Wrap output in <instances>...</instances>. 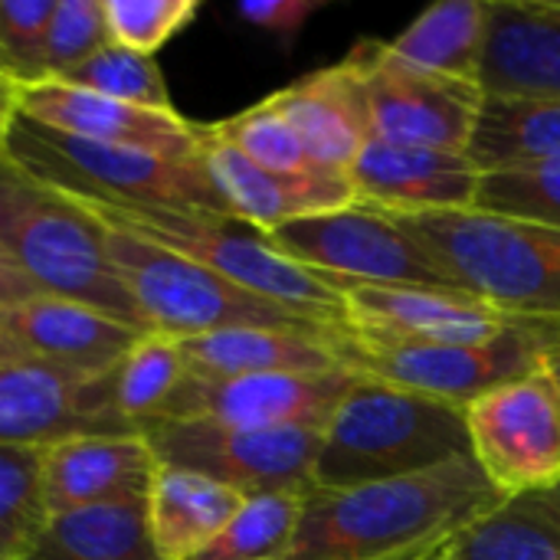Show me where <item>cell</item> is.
Returning <instances> with one entry per match:
<instances>
[{
	"mask_svg": "<svg viewBox=\"0 0 560 560\" xmlns=\"http://www.w3.org/2000/svg\"><path fill=\"white\" fill-rule=\"evenodd\" d=\"M322 7L325 0H243L236 3V16L276 36L289 49Z\"/></svg>",
	"mask_w": 560,
	"mask_h": 560,
	"instance_id": "38",
	"label": "cell"
},
{
	"mask_svg": "<svg viewBox=\"0 0 560 560\" xmlns=\"http://www.w3.org/2000/svg\"><path fill=\"white\" fill-rule=\"evenodd\" d=\"M187 374L190 371L177 338L158 331L141 335L138 345L125 354V361L105 377L115 417L128 430L141 433L148 423L161 420L164 407L171 404Z\"/></svg>",
	"mask_w": 560,
	"mask_h": 560,
	"instance_id": "29",
	"label": "cell"
},
{
	"mask_svg": "<svg viewBox=\"0 0 560 560\" xmlns=\"http://www.w3.org/2000/svg\"><path fill=\"white\" fill-rule=\"evenodd\" d=\"M16 95H20V82L0 75V148L16 121Z\"/></svg>",
	"mask_w": 560,
	"mask_h": 560,
	"instance_id": "40",
	"label": "cell"
},
{
	"mask_svg": "<svg viewBox=\"0 0 560 560\" xmlns=\"http://www.w3.org/2000/svg\"><path fill=\"white\" fill-rule=\"evenodd\" d=\"M187 371L200 377L246 374H335L354 371L345 331H285V328H226L197 338H177Z\"/></svg>",
	"mask_w": 560,
	"mask_h": 560,
	"instance_id": "22",
	"label": "cell"
},
{
	"mask_svg": "<svg viewBox=\"0 0 560 560\" xmlns=\"http://www.w3.org/2000/svg\"><path fill=\"white\" fill-rule=\"evenodd\" d=\"M33 295H39L36 292V285L10 262V256L0 249V308H10V305H16V302H26V299H33Z\"/></svg>",
	"mask_w": 560,
	"mask_h": 560,
	"instance_id": "39",
	"label": "cell"
},
{
	"mask_svg": "<svg viewBox=\"0 0 560 560\" xmlns=\"http://www.w3.org/2000/svg\"><path fill=\"white\" fill-rule=\"evenodd\" d=\"M469 158L479 171H512L560 158V102L486 95Z\"/></svg>",
	"mask_w": 560,
	"mask_h": 560,
	"instance_id": "28",
	"label": "cell"
},
{
	"mask_svg": "<svg viewBox=\"0 0 560 560\" xmlns=\"http://www.w3.org/2000/svg\"><path fill=\"white\" fill-rule=\"evenodd\" d=\"M443 551V548H440ZM440 551H430V555H420V558H404V560H436L440 558Z\"/></svg>",
	"mask_w": 560,
	"mask_h": 560,
	"instance_id": "44",
	"label": "cell"
},
{
	"mask_svg": "<svg viewBox=\"0 0 560 560\" xmlns=\"http://www.w3.org/2000/svg\"><path fill=\"white\" fill-rule=\"evenodd\" d=\"M161 466L200 472L240 495L315 492L322 430H243L194 420H154L144 430Z\"/></svg>",
	"mask_w": 560,
	"mask_h": 560,
	"instance_id": "10",
	"label": "cell"
},
{
	"mask_svg": "<svg viewBox=\"0 0 560 560\" xmlns=\"http://www.w3.org/2000/svg\"><path fill=\"white\" fill-rule=\"evenodd\" d=\"M469 450L502 499L560 486V394L545 368L466 407Z\"/></svg>",
	"mask_w": 560,
	"mask_h": 560,
	"instance_id": "12",
	"label": "cell"
},
{
	"mask_svg": "<svg viewBox=\"0 0 560 560\" xmlns=\"http://www.w3.org/2000/svg\"><path fill=\"white\" fill-rule=\"evenodd\" d=\"M269 98L289 118L318 167L351 174L361 148L371 138V125L361 82L345 59L295 79Z\"/></svg>",
	"mask_w": 560,
	"mask_h": 560,
	"instance_id": "23",
	"label": "cell"
},
{
	"mask_svg": "<svg viewBox=\"0 0 560 560\" xmlns=\"http://www.w3.org/2000/svg\"><path fill=\"white\" fill-rule=\"evenodd\" d=\"M246 495L200 472L161 466L144 499L151 548L161 560H194L243 509Z\"/></svg>",
	"mask_w": 560,
	"mask_h": 560,
	"instance_id": "24",
	"label": "cell"
},
{
	"mask_svg": "<svg viewBox=\"0 0 560 560\" xmlns=\"http://www.w3.org/2000/svg\"><path fill=\"white\" fill-rule=\"evenodd\" d=\"M85 433H135L115 417L105 377L79 381L23 354L0 361V446H49Z\"/></svg>",
	"mask_w": 560,
	"mask_h": 560,
	"instance_id": "17",
	"label": "cell"
},
{
	"mask_svg": "<svg viewBox=\"0 0 560 560\" xmlns=\"http://www.w3.org/2000/svg\"><path fill=\"white\" fill-rule=\"evenodd\" d=\"M345 62L361 82L371 138L469 154V141L486 102L479 82L420 69L394 56L390 46L377 39H361Z\"/></svg>",
	"mask_w": 560,
	"mask_h": 560,
	"instance_id": "9",
	"label": "cell"
},
{
	"mask_svg": "<svg viewBox=\"0 0 560 560\" xmlns=\"http://www.w3.org/2000/svg\"><path fill=\"white\" fill-rule=\"evenodd\" d=\"M82 203L108 226L161 243L272 305H282L315 325L345 331L348 308H345L341 285L282 256L266 240V233L233 217L177 210V207L105 203V200H82Z\"/></svg>",
	"mask_w": 560,
	"mask_h": 560,
	"instance_id": "5",
	"label": "cell"
},
{
	"mask_svg": "<svg viewBox=\"0 0 560 560\" xmlns=\"http://www.w3.org/2000/svg\"><path fill=\"white\" fill-rule=\"evenodd\" d=\"M0 331L16 354L79 381L108 377L138 338L148 335L112 312L43 292L0 308Z\"/></svg>",
	"mask_w": 560,
	"mask_h": 560,
	"instance_id": "16",
	"label": "cell"
},
{
	"mask_svg": "<svg viewBox=\"0 0 560 560\" xmlns=\"http://www.w3.org/2000/svg\"><path fill=\"white\" fill-rule=\"evenodd\" d=\"M105 246L148 331L167 338H197L226 328L341 331L272 305L226 282L213 269L128 230L105 223Z\"/></svg>",
	"mask_w": 560,
	"mask_h": 560,
	"instance_id": "7",
	"label": "cell"
},
{
	"mask_svg": "<svg viewBox=\"0 0 560 560\" xmlns=\"http://www.w3.org/2000/svg\"><path fill=\"white\" fill-rule=\"evenodd\" d=\"M541 368L551 374V381H555V387H558L560 394V345H555L548 354H545V361H541Z\"/></svg>",
	"mask_w": 560,
	"mask_h": 560,
	"instance_id": "41",
	"label": "cell"
},
{
	"mask_svg": "<svg viewBox=\"0 0 560 560\" xmlns=\"http://www.w3.org/2000/svg\"><path fill=\"white\" fill-rule=\"evenodd\" d=\"M0 75H7V79H13V82H20V75H16V69H13V62L7 59V52L0 49ZM23 85V82H20Z\"/></svg>",
	"mask_w": 560,
	"mask_h": 560,
	"instance_id": "42",
	"label": "cell"
},
{
	"mask_svg": "<svg viewBox=\"0 0 560 560\" xmlns=\"http://www.w3.org/2000/svg\"><path fill=\"white\" fill-rule=\"evenodd\" d=\"M158 472L144 433H85L43 446V499L49 515L144 502Z\"/></svg>",
	"mask_w": 560,
	"mask_h": 560,
	"instance_id": "20",
	"label": "cell"
},
{
	"mask_svg": "<svg viewBox=\"0 0 560 560\" xmlns=\"http://www.w3.org/2000/svg\"><path fill=\"white\" fill-rule=\"evenodd\" d=\"M108 43L112 36L102 0H56V13L39 52V79L69 72Z\"/></svg>",
	"mask_w": 560,
	"mask_h": 560,
	"instance_id": "36",
	"label": "cell"
},
{
	"mask_svg": "<svg viewBox=\"0 0 560 560\" xmlns=\"http://www.w3.org/2000/svg\"><path fill=\"white\" fill-rule=\"evenodd\" d=\"M16 115L72 138L138 148L177 161L200 158V144H203V125L184 118L180 112L125 105L59 79L23 82L16 95Z\"/></svg>",
	"mask_w": 560,
	"mask_h": 560,
	"instance_id": "15",
	"label": "cell"
},
{
	"mask_svg": "<svg viewBox=\"0 0 560 560\" xmlns=\"http://www.w3.org/2000/svg\"><path fill=\"white\" fill-rule=\"evenodd\" d=\"M200 158L230 217L259 233H272L292 220L335 213L358 203L351 174L328 167H318L302 177L269 174L246 154H240L226 138H220L213 125H203Z\"/></svg>",
	"mask_w": 560,
	"mask_h": 560,
	"instance_id": "18",
	"label": "cell"
},
{
	"mask_svg": "<svg viewBox=\"0 0 560 560\" xmlns=\"http://www.w3.org/2000/svg\"><path fill=\"white\" fill-rule=\"evenodd\" d=\"M112 43L154 56L200 13L197 0H102Z\"/></svg>",
	"mask_w": 560,
	"mask_h": 560,
	"instance_id": "35",
	"label": "cell"
},
{
	"mask_svg": "<svg viewBox=\"0 0 560 560\" xmlns=\"http://www.w3.org/2000/svg\"><path fill=\"white\" fill-rule=\"evenodd\" d=\"M308 495H249L233 522L194 560H279L295 541Z\"/></svg>",
	"mask_w": 560,
	"mask_h": 560,
	"instance_id": "30",
	"label": "cell"
},
{
	"mask_svg": "<svg viewBox=\"0 0 560 560\" xmlns=\"http://www.w3.org/2000/svg\"><path fill=\"white\" fill-rule=\"evenodd\" d=\"M436 560H560V486L502 499L456 532Z\"/></svg>",
	"mask_w": 560,
	"mask_h": 560,
	"instance_id": "25",
	"label": "cell"
},
{
	"mask_svg": "<svg viewBox=\"0 0 560 560\" xmlns=\"http://www.w3.org/2000/svg\"><path fill=\"white\" fill-rule=\"evenodd\" d=\"M345 335L390 345H482L505 335L518 318L489 302L427 285H348Z\"/></svg>",
	"mask_w": 560,
	"mask_h": 560,
	"instance_id": "14",
	"label": "cell"
},
{
	"mask_svg": "<svg viewBox=\"0 0 560 560\" xmlns=\"http://www.w3.org/2000/svg\"><path fill=\"white\" fill-rule=\"evenodd\" d=\"M266 240L299 266L348 285H427L456 289L417 246V240L384 210L354 203L335 213L292 220ZM459 292V289H456Z\"/></svg>",
	"mask_w": 560,
	"mask_h": 560,
	"instance_id": "11",
	"label": "cell"
},
{
	"mask_svg": "<svg viewBox=\"0 0 560 560\" xmlns=\"http://www.w3.org/2000/svg\"><path fill=\"white\" fill-rule=\"evenodd\" d=\"M0 249L36 285V292L85 302L144 328L108 259L105 223L79 197L33 177L3 148Z\"/></svg>",
	"mask_w": 560,
	"mask_h": 560,
	"instance_id": "3",
	"label": "cell"
},
{
	"mask_svg": "<svg viewBox=\"0 0 560 560\" xmlns=\"http://www.w3.org/2000/svg\"><path fill=\"white\" fill-rule=\"evenodd\" d=\"M10 354H16V351L7 345V338H3V331H0V361H3V358H10Z\"/></svg>",
	"mask_w": 560,
	"mask_h": 560,
	"instance_id": "43",
	"label": "cell"
},
{
	"mask_svg": "<svg viewBox=\"0 0 560 560\" xmlns=\"http://www.w3.org/2000/svg\"><path fill=\"white\" fill-rule=\"evenodd\" d=\"M489 36V0H440L387 46L394 56L463 82H479Z\"/></svg>",
	"mask_w": 560,
	"mask_h": 560,
	"instance_id": "27",
	"label": "cell"
},
{
	"mask_svg": "<svg viewBox=\"0 0 560 560\" xmlns=\"http://www.w3.org/2000/svg\"><path fill=\"white\" fill-rule=\"evenodd\" d=\"M52 79L69 82V85L85 89V92H95V95H105V98H115V102H125V105H141V108H154V112H177L158 59L131 52L118 43L102 46L85 62L72 66L62 75H52Z\"/></svg>",
	"mask_w": 560,
	"mask_h": 560,
	"instance_id": "31",
	"label": "cell"
},
{
	"mask_svg": "<svg viewBox=\"0 0 560 560\" xmlns=\"http://www.w3.org/2000/svg\"><path fill=\"white\" fill-rule=\"evenodd\" d=\"M43 446H0V560H16L46 525Z\"/></svg>",
	"mask_w": 560,
	"mask_h": 560,
	"instance_id": "32",
	"label": "cell"
},
{
	"mask_svg": "<svg viewBox=\"0 0 560 560\" xmlns=\"http://www.w3.org/2000/svg\"><path fill=\"white\" fill-rule=\"evenodd\" d=\"M213 128L240 154H246L253 164H259L269 174L302 177V174L318 171V164L305 151L302 138L295 135L289 118L272 105V98H262V102L249 105L246 112H240L226 121H217Z\"/></svg>",
	"mask_w": 560,
	"mask_h": 560,
	"instance_id": "33",
	"label": "cell"
},
{
	"mask_svg": "<svg viewBox=\"0 0 560 560\" xmlns=\"http://www.w3.org/2000/svg\"><path fill=\"white\" fill-rule=\"evenodd\" d=\"M3 151L33 177L82 200L177 207L230 217L203 167V158L177 161L138 148L98 144L43 128L20 115L3 141Z\"/></svg>",
	"mask_w": 560,
	"mask_h": 560,
	"instance_id": "6",
	"label": "cell"
},
{
	"mask_svg": "<svg viewBox=\"0 0 560 560\" xmlns=\"http://www.w3.org/2000/svg\"><path fill=\"white\" fill-rule=\"evenodd\" d=\"M555 345H560V322L535 318H518L505 335L482 345H390L348 335L358 374L463 410L476 397L538 371Z\"/></svg>",
	"mask_w": 560,
	"mask_h": 560,
	"instance_id": "8",
	"label": "cell"
},
{
	"mask_svg": "<svg viewBox=\"0 0 560 560\" xmlns=\"http://www.w3.org/2000/svg\"><path fill=\"white\" fill-rule=\"evenodd\" d=\"M502 495L472 456L341 492H312L279 560H404L440 551Z\"/></svg>",
	"mask_w": 560,
	"mask_h": 560,
	"instance_id": "1",
	"label": "cell"
},
{
	"mask_svg": "<svg viewBox=\"0 0 560 560\" xmlns=\"http://www.w3.org/2000/svg\"><path fill=\"white\" fill-rule=\"evenodd\" d=\"M479 85L486 95L560 102V0H489Z\"/></svg>",
	"mask_w": 560,
	"mask_h": 560,
	"instance_id": "21",
	"label": "cell"
},
{
	"mask_svg": "<svg viewBox=\"0 0 560 560\" xmlns=\"http://www.w3.org/2000/svg\"><path fill=\"white\" fill-rule=\"evenodd\" d=\"M479 180V164L463 151L407 148L377 138H368L351 167L358 200L390 217L472 210Z\"/></svg>",
	"mask_w": 560,
	"mask_h": 560,
	"instance_id": "19",
	"label": "cell"
},
{
	"mask_svg": "<svg viewBox=\"0 0 560 560\" xmlns=\"http://www.w3.org/2000/svg\"><path fill=\"white\" fill-rule=\"evenodd\" d=\"M394 220L459 292L512 318L560 322V230L482 210Z\"/></svg>",
	"mask_w": 560,
	"mask_h": 560,
	"instance_id": "4",
	"label": "cell"
},
{
	"mask_svg": "<svg viewBox=\"0 0 560 560\" xmlns=\"http://www.w3.org/2000/svg\"><path fill=\"white\" fill-rule=\"evenodd\" d=\"M472 210L560 230V158L532 167L482 171Z\"/></svg>",
	"mask_w": 560,
	"mask_h": 560,
	"instance_id": "34",
	"label": "cell"
},
{
	"mask_svg": "<svg viewBox=\"0 0 560 560\" xmlns=\"http://www.w3.org/2000/svg\"><path fill=\"white\" fill-rule=\"evenodd\" d=\"M16 560H161L151 548L144 502L49 515Z\"/></svg>",
	"mask_w": 560,
	"mask_h": 560,
	"instance_id": "26",
	"label": "cell"
},
{
	"mask_svg": "<svg viewBox=\"0 0 560 560\" xmlns=\"http://www.w3.org/2000/svg\"><path fill=\"white\" fill-rule=\"evenodd\" d=\"M56 13V0H0V49L20 82L39 79V52Z\"/></svg>",
	"mask_w": 560,
	"mask_h": 560,
	"instance_id": "37",
	"label": "cell"
},
{
	"mask_svg": "<svg viewBox=\"0 0 560 560\" xmlns=\"http://www.w3.org/2000/svg\"><path fill=\"white\" fill-rule=\"evenodd\" d=\"M358 371L335 374H187L161 420L223 423L243 430H325Z\"/></svg>",
	"mask_w": 560,
	"mask_h": 560,
	"instance_id": "13",
	"label": "cell"
},
{
	"mask_svg": "<svg viewBox=\"0 0 560 560\" xmlns=\"http://www.w3.org/2000/svg\"><path fill=\"white\" fill-rule=\"evenodd\" d=\"M463 456H472L463 407L361 374L322 430L315 492L390 482Z\"/></svg>",
	"mask_w": 560,
	"mask_h": 560,
	"instance_id": "2",
	"label": "cell"
}]
</instances>
